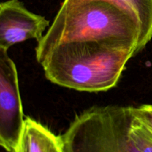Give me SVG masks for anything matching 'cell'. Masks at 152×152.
<instances>
[{
	"instance_id": "30bf717a",
	"label": "cell",
	"mask_w": 152,
	"mask_h": 152,
	"mask_svg": "<svg viewBox=\"0 0 152 152\" xmlns=\"http://www.w3.org/2000/svg\"><path fill=\"white\" fill-rule=\"evenodd\" d=\"M12 152H16V150H15V149H13V151H12Z\"/></svg>"
},
{
	"instance_id": "8992f818",
	"label": "cell",
	"mask_w": 152,
	"mask_h": 152,
	"mask_svg": "<svg viewBox=\"0 0 152 152\" xmlns=\"http://www.w3.org/2000/svg\"><path fill=\"white\" fill-rule=\"evenodd\" d=\"M137 16L141 26V35L137 53L152 39V0H123Z\"/></svg>"
},
{
	"instance_id": "7a4b0ae2",
	"label": "cell",
	"mask_w": 152,
	"mask_h": 152,
	"mask_svg": "<svg viewBox=\"0 0 152 152\" xmlns=\"http://www.w3.org/2000/svg\"><path fill=\"white\" fill-rule=\"evenodd\" d=\"M133 107H92L77 115L62 137L65 152H140L129 136Z\"/></svg>"
},
{
	"instance_id": "52a82bcc",
	"label": "cell",
	"mask_w": 152,
	"mask_h": 152,
	"mask_svg": "<svg viewBox=\"0 0 152 152\" xmlns=\"http://www.w3.org/2000/svg\"><path fill=\"white\" fill-rule=\"evenodd\" d=\"M129 136L140 152H152L151 132L134 116L131 123Z\"/></svg>"
},
{
	"instance_id": "6da1fadb",
	"label": "cell",
	"mask_w": 152,
	"mask_h": 152,
	"mask_svg": "<svg viewBox=\"0 0 152 152\" xmlns=\"http://www.w3.org/2000/svg\"><path fill=\"white\" fill-rule=\"evenodd\" d=\"M140 22L123 0H64L36 58L81 80L121 75L137 53Z\"/></svg>"
},
{
	"instance_id": "5b68a950",
	"label": "cell",
	"mask_w": 152,
	"mask_h": 152,
	"mask_svg": "<svg viewBox=\"0 0 152 152\" xmlns=\"http://www.w3.org/2000/svg\"><path fill=\"white\" fill-rule=\"evenodd\" d=\"M21 152H65L62 137L28 117L16 145Z\"/></svg>"
},
{
	"instance_id": "8fae6325",
	"label": "cell",
	"mask_w": 152,
	"mask_h": 152,
	"mask_svg": "<svg viewBox=\"0 0 152 152\" xmlns=\"http://www.w3.org/2000/svg\"><path fill=\"white\" fill-rule=\"evenodd\" d=\"M0 152H1V151H0Z\"/></svg>"
},
{
	"instance_id": "277c9868",
	"label": "cell",
	"mask_w": 152,
	"mask_h": 152,
	"mask_svg": "<svg viewBox=\"0 0 152 152\" xmlns=\"http://www.w3.org/2000/svg\"><path fill=\"white\" fill-rule=\"evenodd\" d=\"M49 21L25 7L19 0L0 2V47L8 50L17 43L40 39Z\"/></svg>"
},
{
	"instance_id": "ba28073f",
	"label": "cell",
	"mask_w": 152,
	"mask_h": 152,
	"mask_svg": "<svg viewBox=\"0 0 152 152\" xmlns=\"http://www.w3.org/2000/svg\"><path fill=\"white\" fill-rule=\"evenodd\" d=\"M133 114L137 120L142 123L152 134V105H142L133 107Z\"/></svg>"
},
{
	"instance_id": "9c48e42d",
	"label": "cell",
	"mask_w": 152,
	"mask_h": 152,
	"mask_svg": "<svg viewBox=\"0 0 152 152\" xmlns=\"http://www.w3.org/2000/svg\"><path fill=\"white\" fill-rule=\"evenodd\" d=\"M14 149H15V150H16V152H21V151H19V148H17V147H16V148H14Z\"/></svg>"
},
{
	"instance_id": "3957f363",
	"label": "cell",
	"mask_w": 152,
	"mask_h": 152,
	"mask_svg": "<svg viewBox=\"0 0 152 152\" xmlns=\"http://www.w3.org/2000/svg\"><path fill=\"white\" fill-rule=\"evenodd\" d=\"M24 118L16 67L0 47V147L12 152L19 141Z\"/></svg>"
}]
</instances>
